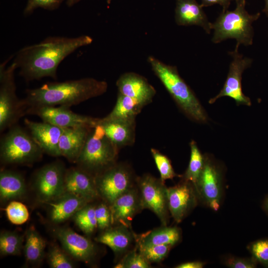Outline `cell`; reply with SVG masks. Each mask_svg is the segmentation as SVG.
Returning <instances> with one entry per match:
<instances>
[{
  "instance_id": "836d02e7",
  "label": "cell",
  "mask_w": 268,
  "mask_h": 268,
  "mask_svg": "<svg viewBox=\"0 0 268 268\" xmlns=\"http://www.w3.org/2000/svg\"><path fill=\"white\" fill-rule=\"evenodd\" d=\"M150 152L160 173V179L163 182L179 176L175 172L170 159L166 155L154 148H151Z\"/></svg>"
},
{
  "instance_id": "3957f363",
  "label": "cell",
  "mask_w": 268,
  "mask_h": 268,
  "mask_svg": "<svg viewBox=\"0 0 268 268\" xmlns=\"http://www.w3.org/2000/svg\"><path fill=\"white\" fill-rule=\"evenodd\" d=\"M151 69L183 113L199 123L207 122V115L195 93L180 75L176 67L153 56L147 59Z\"/></svg>"
},
{
  "instance_id": "83f0119b",
  "label": "cell",
  "mask_w": 268,
  "mask_h": 268,
  "mask_svg": "<svg viewBox=\"0 0 268 268\" xmlns=\"http://www.w3.org/2000/svg\"><path fill=\"white\" fill-rule=\"evenodd\" d=\"M46 242L33 227L27 231L24 252L26 261L32 265L38 264L44 256Z\"/></svg>"
},
{
  "instance_id": "d6a6232c",
  "label": "cell",
  "mask_w": 268,
  "mask_h": 268,
  "mask_svg": "<svg viewBox=\"0 0 268 268\" xmlns=\"http://www.w3.org/2000/svg\"><path fill=\"white\" fill-rule=\"evenodd\" d=\"M151 263L148 262L135 247L126 253L121 261L114 266L115 268H149Z\"/></svg>"
},
{
  "instance_id": "ac0fdd59",
  "label": "cell",
  "mask_w": 268,
  "mask_h": 268,
  "mask_svg": "<svg viewBox=\"0 0 268 268\" xmlns=\"http://www.w3.org/2000/svg\"><path fill=\"white\" fill-rule=\"evenodd\" d=\"M118 92L138 100L146 105L152 101L156 94L154 87L143 76L133 72H126L116 81Z\"/></svg>"
},
{
  "instance_id": "5b68a950",
  "label": "cell",
  "mask_w": 268,
  "mask_h": 268,
  "mask_svg": "<svg viewBox=\"0 0 268 268\" xmlns=\"http://www.w3.org/2000/svg\"><path fill=\"white\" fill-rule=\"evenodd\" d=\"M119 150L98 124L90 132L76 163L95 176L117 163Z\"/></svg>"
},
{
  "instance_id": "7a4b0ae2",
  "label": "cell",
  "mask_w": 268,
  "mask_h": 268,
  "mask_svg": "<svg viewBox=\"0 0 268 268\" xmlns=\"http://www.w3.org/2000/svg\"><path fill=\"white\" fill-rule=\"evenodd\" d=\"M107 88L106 81L85 77L48 82L39 87L27 89L26 96L22 99L26 109L42 106L70 107L102 95L107 91Z\"/></svg>"
},
{
  "instance_id": "9a60e30c",
  "label": "cell",
  "mask_w": 268,
  "mask_h": 268,
  "mask_svg": "<svg viewBox=\"0 0 268 268\" xmlns=\"http://www.w3.org/2000/svg\"><path fill=\"white\" fill-rule=\"evenodd\" d=\"M169 212L177 223L181 222L197 204L198 197L190 182L182 180L178 185L167 188Z\"/></svg>"
},
{
  "instance_id": "ab89813d",
  "label": "cell",
  "mask_w": 268,
  "mask_h": 268,
  "mask_svg": "<svg viewBox=\"0 0 268 268\" xmlns=\"http://www.w3.org/2000/svg\"><path fill=\"white\" fill-rule=\"evenodd\" d=\"M224 264L231 268H255L258 263L252 257L251 258L229 257L225 259Z\"/></svg>"
},
{
  "instance_id": "484cf974",
  "label": "cell",
  "mask_w": 268,
  "mask_h": 268,
  "mask_svg": "<svg viewBox=\"0 0 268 268\" xmlns=\"http://www.w3.org/2000/svg\"><path fill=\"white\" fill-rule=\"evenodd\" d=\"M181 230L177 227L163 226L140 235L135 234V244L143 246L169 245L173 246L180 240Z\"/></svg>"
},
{
  "instance_id": "74e56055",
  "label": "cell",
  "mask_w": 268,
  "mask_h": 268,
  "mask_svg": "<svg viewBox=\"0 0 268 268\" xmlns=\"http://www.w3.org/2000/svg\"><path fill=\"white\" fill-rule=\"evenodd\" d=\"M65 0H27L23 10V15H31L36 9L43 8L54 10L58 8Z\"/></svg>"
},
{
  "instance_id": "7bdbcfd3",
  "label": "cell",
  "mask_w": 268,
  "mask_h": 268,
  "mask_svg": "<svg viewBox=\"0 0 268 268\" xmlns=\"http://www.w3.org/2000/svg\"><path fill=\"white\" fill-rule=\"evenodd\" d=\"M262 207L263 210L268 215V195L265 197L263 201Z\"/></svg>"
},
{
  "instance_id": "52a82bcc",
  "label": "cell",
  "mask_w": 268,
  "mask_h": 268,
  "mask_svg": "<svg viewBox=\"0 0 268 268\" xmlns=\"http://www.w3.org/2000/svg\"><path fill=\"white\" fill-rule=\"evenodd\" d=\"M9 59L0 65V132L17 124L19 120L26 115V108L23 99H19L16 93L14 74L17 67L13 62L7 66Z\"/></svg>"
},
{
  "instance_id": "603a6c76",
  "label": "cell",
  "mask_w": 268,
  "mask_h": 268,
  "mask_svg": "<svg viewBox=\"0 0 268 268\" xmlns=\"http://www.w3.org/2000/svg\"><path fill=\"white\" fill-rule=\"evenodd\" d=\"M96 242L110 247L117 255L123 256L130 251L136 243L135 234L131 228L122 225H116L102 231L95 238Z\"/></svg>"
},
{
  "instance_id": "30bf717a",
  "label": "cell",
  "mask_w": 268,
  "mask_h": 268,
  "mask_svg": "<svg viewBox=\"0 0 268 268\" xmlns=\"http://www.w3.org/2000/svg\"><path fill=\"white\" fill-rule=\"evenodd\" d=\"M239 47L236 45L235 50L229 53L232 60L229 65L226 80L220 91L215 97L209 99V104L214 103L221 97L227 96L233 99L237 105H251L250 98L243 93L241 80L244 71L251 66L252 59L244 57L240 54Z\"/></svg>"
},
{
  "instance_id": "4fadbf2b",
  "label": "cell",
  "mask_w": 268,
  "mask_h": 268,
  "mask_svg": "<svg viewBox=\"0 0 268 268\" xmlns=\"http://www.w3.org/2000/svg\"><path fill=\"white\" fill-rule=\"evenodd\" d=\"M27 114L37 116L43 122L62 128L79 126L94 128L98 124L100 120L75 113L69 107L62 106L29 108L26 109Z\"/></svg>"
},
{
  "instance_id": "1f68e13d",
  "label": "cell",
  "mask_w": 268,
  "mask_h": 268,
  "mask_svg": "<svg viewBox=\"0 0 268 268\" xmlns=\"http://www.w3.org/2000/svg\"><path fill=\"white\" fill-rule=\"evenodd\" d=\"M138 252L150 263H159L168 255L171 248L169 245L143 246L135 244Z\"/></svg>"
},
{
  "instance_id": "9c48e42d",
  "label": "cell",
  "mask_w": 268,
  "mask_h": 268,
  "mask_svg": "<svg viewBox=\"0 0 268 268\" xmlns=\"http://www.w3.org/2000/svg\"><path fill=\"white\" fill-rule=\"evenodd\" d=\"M142 209L147 208L153 212L162 225L166 226L169 219L167 188L161 179L150 174L136 178Z\"/></svg>"
},
{
  "instance_id": "d6986e66",
  "label": "cell",
  "mask_w": 268,
  "mask_h": 268,
  "mask_svg": "<svg viewBox=\"0 0 268 268\" xmlns=\"http://www.w3.org/2000/svg\"><path fill=\"white\" fill-rule=\"evenodd\" d=\"M64 182L65 192L83 197L90 201L99 197L95 176L78 166L66 171Z\"/></svg>"
},
{
  "instance_id": "6da1fadb",
  "label": "cell",
  "mask_w": 268,
  "mask_h": 268,
  "mask_svg": "<svg viewBox=\"0 0 268 268\" xmlns=\"http://www.w3.org/2000/svg\"><path fill=\"white\" fill-rule=\"evenodd\" d=\"M88 35L76 37H49L38 44L20 49L13 62L19 69V75L27 81L50 77L57 79L60 63L78 49L90 44Z\"/></svg>"
},
{
  "instance_id": "f1b7e54d",
  "label": "cell",
  "mask_w": 268,
  "mask_h": 268,
  "mask_svg": "<svg viewBox=\"0 0 268 268\" xmlns=\"http://www.w3.org/2000/svg\"><path fill=\"white\" fill-rule=\"evenodd\" d=\"M190 146L191 155L189 165L181 177L182 180L191 182L194 186L203 167L204 155L201 153L197 143L194 140H191Z\"/></svg>"
},
{
  "instance_id": "277c9868",
  "label": "cell",
  "mask_w": 268,
  "mask_h": 268,
  "mask_svg": "<svg viewBox=\"0 0 268 268\" xmlns=\"http://www.w3.org/2000/svg\"><path fill=\"white\" fill-rule=\"evenodd\" d=\"M235 1V9L222 10L216 20L211 23V28L214 30L213 43H219L228 39H235L238 46L252 44V23L259 18L260 13L249 14L245 8L246 0Z\"/></svg>"
},
{
  "instance_id": "bcb514c9",
  "label": "cell",
  "mask_w": 268,
  "mask_h": 268,
  "mask_svg": "<svg viewBox=\"0 0 268 268\" xmlns=\"http://www.w3.org/2000/svg\"></svg>"
},
{
  "instance_id": "2e32d148",
  "label": "cell",
  "mask_w": 268,
  "mask_h": 268,
  "mask_svg": "<svg viewBox=\"0 0 268 268\" xmlns=\"http://www.w3.org/2000/svg\"><path fill=\"white\" fill-rule=\"evenodd\" d=\"M109 206L112 225H122L132 228L134 215L142 210L137 186L121 195Z\"/></svg>"
},
{
  "instance_id": "f546056e",
  "label": "cell",
  "mask_w": 268,
  "mask_h": 268,
  "mask_svg": "<svg viewBox=\"0 0 268 268\" xmlns=\"http://www.w3.org/2000/svg\"><path fill=\"white\" fill-rule=\"evenodd\" d=\"M73 219L77 226L86 234H91L97 228L95 206L87 204L74 215Z\"/></svg>"
},
{
  "instance_id": "d4e9b609",
  "label": "cell",
  "mask_w": 268,
  "mask_h": 268,
  "mask_svg": "<svg viewBox=\"0 0 268 268\" xmlns=\"http://www.w3.org/2000/svg\"><path fill=\"white\" fill-rule=\"evenodd\" d=\"M26 186L23 177L19 173L8 170L0 173V198L1 202L15 201L23 198Z\"/></svg>"
},
{
  "instance_id": "8fae6325",
  "label": "cell",
  "mask_w": 268,
  "mask_h": 268,
  "mask_svg": "<svg viewBox=\"0 0 268 268\" xmlns=\"http://www.w3.org/2000/svg\"><path fill=\"white\" fill-rule=\"evenodd\" d=\"M198 199L213 210H217L222 196V173L209 155H204V164L194 186Z\"/></svg>"
},
{
  "instance_id": "7402d4cb",
  "label": "cell",
  "mask_w": 268,
  "mask_h": 268,
  "mask_svg": "<svg viewBox=\"0 0 268 268\" xmlns=\"http://www.w3.org/2000/svg\"><path fill=\"white\" fill-rule=\"evenodd\" d=\"M100 125L107 137L119 148L133 145L135 141V119L104 120Z\"/></svg>"
},
{
  "instance_id": "ee69618b",
  "label": "cell",
  "mask_w": 268,
  "mask_h": 268,
  "mask_svg": "<svg viewBox=\"0 0 268 268\" xmlns=\"http://www.w3.org/2000/svg\"><path fill=\"white\" fill-rule=\"evenodd\" d=\"M82 0H66V4L68 7H71Z\"/></svg>"
},
{
  "instance_id": "60d3db41",
  "label": "cell",
  "mask_w": 268,
  "mask_h": 268,
  "mask_svg": "<svg viewBox=\"0 0 268 268\" xmlns=\"http://www.w3.org/2000/svg\"><path fill=\"white\" fill-rule=\"evenodd\" d=\"M232 0H201V5L203 7L219 4L222 7L223 10H225L228 9Z\"/></svg>"
},
{
  "instance_id": "d590c367",
  "label": "cell",
  "mask_w": 268,
  "mask_h": 268,
  "mask_svg": "<svg viewBox=\"0 0 268 268\" xmlns=\"http://www.w3.org/2000/svg\"><path fill=\"white\" fill-rule=\"evenodd\" d=\"M57 246H52L48 253L49 264L53 268H72L74 267L71 259Z\"/></svg>"
},
{
  "instance_id": "7c38bea8",
  "label": "cell",
  "mask_w": 268,
  "mask_h": 268,
  "mask_svg": "<svg viewBox=\"0 0 268 268\" xmlns=\"http://www.w3.org/2000/svg\"><path fill=\"white\" fill-rule=\"evenodd\" d=\"M66 171L61 162H55L45 165L36 172L34 186L40 201L48 203L65 192Z\"/></svg>"
},
{
  "instance_id": "44dd1931",
  "label": "cell",
  "mask_w": 268,
  "mask_h": 268,
  "mask_svg": "<svg viewBox=\"0 0 268 268\" xmlns=\"http://www.w3.org/2000/svg\"><path fill=\"white\" fill-rule=\"evenodd\" d=\"M92 128L86 126L64 128L59 144L61 156L76 163Z\"/></svg>"
},
{
  "instance_id": "8992f818",
  "label": "cell",
  "mask_w": 268,
  "mask_h": 268,
  "mask_svg": "<svg viewBox=\"0 0 268 268\" xmlns=\"http://www.w3.org/2000/svg\"><path fill=\"white\" fill-rule=\"evenodd\" d=\"M43 153L30 134L17 124L1 138L0 157L3 164L29 165L42 158Z\"/></svg>"
},
{
  "instance_id": "ffe728a7",
  "label": "cell",
  "mask_w": 268,
  "mask_h": 268,
  "mask_svg": "<svg viewBox=\"0 0 268 268\" xmlns=\"http://www.w3.org/2000/svg\"><path fill=\"white\" fill-rule=\"evenodd\" d=\"M175 20L179 26L197 25L201 27L207 34L211 32L210 22L203 7L196 0H175Z\"/></svg>"
},
{
  "instance_id": "4316f807",
  "label": "cell",
  "mask_w": 268,
  "mask_h": 268,
  "mask_svg": "<svg viewBox=\"0 0 268 268\" xmlns=\"http://www.w3.org/2000/svg\"><path fill=\"white\" fill-rule=\"evenodd\" d=\"M146 105L134 98L118 93L116 104L112 111L105 117L104 120L135 119Z\"/></svg>"
},
{
  "instance_id": "e575fe53",
  "label": "cell",
  "mask_w": 268,
  "mask_h": 268,
  "mask_svg": "<svg viewBox=\"0 0 268 268\" xmlns=\"http://www.w3.org/2000/svg\"><path fill=\"white\" fill-rule=\"evenodd\" d=\"M5 211L9 221L16 225L26 222L29 218V212L27 207L22 202L16 200L12 201L6 206Z\"/></svg>"
},
{
  "instance_id": "5bb4252c",
  "label": "cell",
  "mask_w": 268,
  "mask_h": 268,
  "mask_svg": "<svg viewBox=\"0 0 268 268\" xmlns=\"http://www.w3.org/2000/svg\"><path fill=\"white\" fill-rule=\"evenodd\" d=\"M55 234L65 251L74 259L90 263L97 254V248L89 239L68 227H60Z\"/></svg>"
},
{
  "instance_id": "4dcf8cb0",
  "label": "cell",
  "mask_w": 268,
  "mask_h": 268,
  "mask_svg": "<svg viewBox=\"0 0 268 268\" xmlns=\"http://www.w3.org/2000/svg\"><path fill=\"white\" fill-rule=\"evenodd\" d=\"M24 237L9 231L2 232L0 235V252L3 256L18 255L22 248Z\"/></svg>"
},
{
  "instance_id": "cb8c5ba5",
  "label": "cell",
  "mask_w": 268,
  "mask_h": 268,
  "mask_svg": "<svg viewBox=\"0 0 268 268\" xmlns=\"http://www.w3.org/2000/svg\"><path fill=\"white\" fill-rule=\"evenodd\" d=\"M90 201L74 194L65 192L56 200L48 202L50 217L53 223L63 222L73 215Z\"/></svg>"
},
{
  "instance_id": "f35d334b",
  "label": "cell",
  "mask_w": 268,
  "mask_h": 268,
  "mask_svg": "<svg viewBox=\"0 0 268 268\" xmlns=\"http://www.w3.org/2000/svg\"><path fill=\"white\" fill-rule=\"evenodd\" d=\"M95 215L97 228L103 231L112 226V218L109 206L106 203H101L95 206Z\"/></svg>"
},
{
  "instance_id": "f6af8a7d",
  "label": "cell",
  "mask_w": 268,
  "mask_h": 268,
  "mask_svg": "<svg viewBox=\"0 0 268 268\" xmlns=\"http://www.w3.org/2000/svg\"><path fill=\"white\" fill-rule=\"evenodd\" d=\"M265 6L263 10V11L268 17V0H265Z\"/></svg>"
},
{
  "instance_id": "ba28073f",
  "label": "cell",
  "mask_w": 268,
  "mask_h": 268,
  "mask_svg": "<svg viewBox=\"0 0 268 268\" xmlns=\"http://www.w3.org/2000/svg\"><path fill=\"white\" fill-rule=\"evenodd\" d=\"M136 179L130 166L117 163L95 176L99 196L109 205L134 187Z\"/></svg>"
},
{
  "instance_id": "e0dca14e",
  "label": "cell",
  "mask_w": 268,
  "mask_h": 268,
  "mask_svg": "<svg viewBox=\"0 0 268 268\" xmlns=\"http://www.w3.org/2000/svg\"><path fill=\"white\" fill-rule=\"evenodd\" d=\"M24 122L31 135L44 153L52 156H61L59 144L64 128L27 119H25Z\"/></svg>"
},
{
  "instance_id": "b9f144b4",
  "label": "cell",
  "mask_w": 268,
  "mask_h": 268,
  "mask_svg": "<svg viewBox=\"0 0 268 268\" xmlns=\"http://www.w3.org/2000/svg\"><path fill=\"white\" fill-rule=\"evenodd\" d=\"M205 263L200 261L186 262L177 265L176 268H202Z\"/></svg>"
},
{
  "instance_id": "8d00e7d4",
  "label": "cell",
  "mask_w": 268,
  "mask_h": 268,
  "mask_svg": "<svg viewBox=\"0 0 268 268\" xmlns=\"http://www.w3.org/2000/svg\"><path fill=\"white\" fill-rule=\"evenodd\" d=\"M248 249L258 263L268 268V238L251 243L248 246Z\"/></svg>"
}]
</instances>
